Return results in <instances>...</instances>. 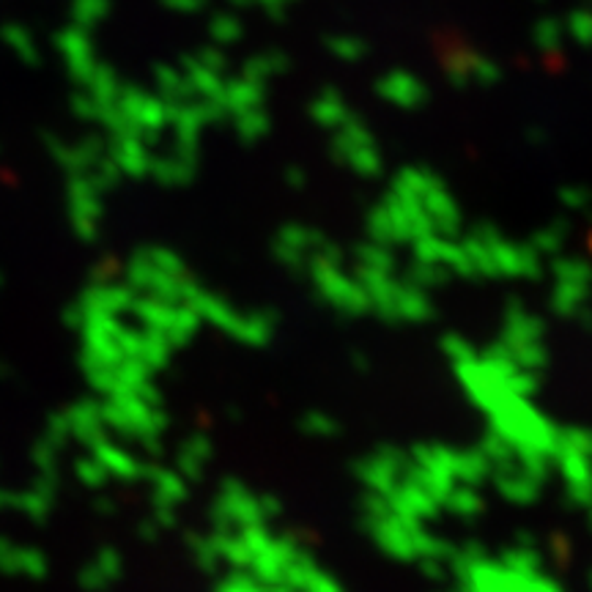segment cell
I'll list each match as a JSON object with an SVG mask.
<instances>
[{
    "mask_svg": "<svg viewBox=\"0 0 592 592\" xmlns=\"http://www.w3.org/2000/svg\"><path fill=\"white\" fill-rule=\"evenodd\" d=\"M378 91L389 99V102L400 104V107H417L425 99V88L417 77L406 75V71H392L378 82Z\"/></svg>",
    "mask_w": 592,
    "mask_h": 592,
    "instance_id": "obj_1",
    "label": "cell"
},
{
    "mask_svg": "<svg viewBox=\"0 0 592 592\" xmlns=\"http://www.w3.org/2000/svg\"><path fill=\"white\" fill-rule=\"evenodd\" d=\"M312 110H316V115L323 121V124H334V121H338L340 115H343L345 104L340 102V99L334 96L332 91H329V93H323V96L318 99L316 104H312Z\"/></svg>",
    "mask_w": 592,
    "mask_h": 592,
    "instance_id": "obj_2",
    "label": "cell"
},
{
    "mask_svg": "<svg viewBox=\"0 0 592 592\" xmlns=\"http://www.w3.org/2000/svg\"><path fill=\"white\" fill-rule=\"evenodd\" d=\"M332 49L338 55H343V58H356V55L362 53V44L360 42H351V38H334Z\"/></svg>",
    "mask_w": 592,
    "mask_h": 592,
    "instance_id": "obj_3",
    "label": "cell"
}]
</instances>
